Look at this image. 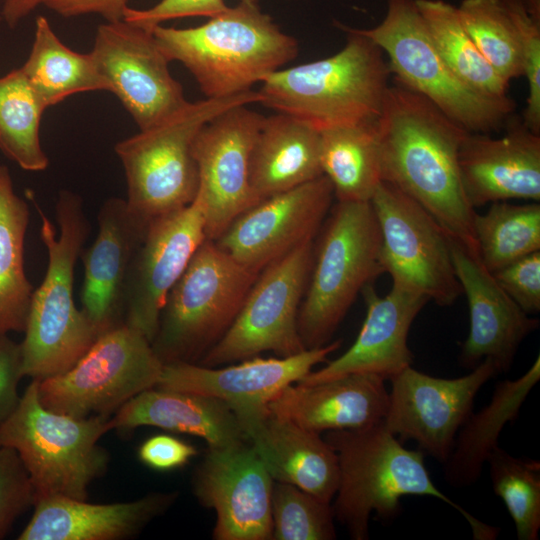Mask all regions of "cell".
Returning <instances> with one entry per match:
<instances>
[{
    "mask_svg": "<svg viewBox=\"0 0 540 540\" xmlns=\"http://www.w3.org/2000/svg\"><path fill=\"white\" fill-rule=\"evenodd\" d=\"M23 375L21 344L0 333V423L18 406L17 386Z\"/></svg>",
    "mask_w": 540,
    "mask_h": 540,
    "instance_id": "cell-45",
    "label": "cell"
},
{
    "mask_svg": "<svg viewBox=\"0 0 540 540\" xmlns=\"http://www.w3.org/2000/svg\"><path fill=\"white\" fill-rule=\"evenodd\" d=\"M129 0H45L44 6L65 18L96 14L106 21L123 19Z\"/></svg>",
    "mask_w": 540,
    "mask_h": 540,
    "instance_id": "cell-46",
    "label": "cell"
},
{
    "mask_svg": "<svg viewBox=\"0 0 540 540\" xmlns=\"http://www.w3.org/2000/svg\"><path fill=\"white\" fill-rule=\"evenodd\" d=\"M385 380L353 373L316 383L295 382L267 404L268 410L305 429L321 433L360 429L383 422L389 405Z\"/></svg>",
    "mask_w": 540,
    "mask_h": 540,
    "instance_id": "cell-26",
    "label": "cell"
},
{
    "mask_svg": "<svg viewBox=\"0 0 540 540\" xmlns=\"http://www.w3.org/2000/svg\"><path fill=\"white\" fill-rule=\"evenodd\" d=\"M334 519L329 502L274 481L271 540H332L336 538Z\"/></svg>",
    "mask_w": 540,
    "mask_h": 540,
    "instance_id": "cell-39",
    "label": "cell"
},
{
    "mask_svg": "<svg viewBox=\"0 0 540 540\" xmlns=\"http://www.w3.org/2000/svg\"><path fill=\"white\" fill-rule=\"evenodd\" d=\"M377 131L382 181L418 203L450 237L478 256L476 211L465 195L458 163L469 131L395 79Z\"/></svg>",
    "mask_w": 540,
    "mask_h": 540,
    "instance_id": "cell-1",
    "label": "cell"
},
{
    "mask_svg": "<svg viewBox=\"0 0 540 540\" xmlns=\"http://www.w3.org/2000/svg\"><path fill=\"white\" fill-rule=\"evenodd\" d=\"M32 201L41 220L48 264L42 283L34 289L20 344L23 375L41 381L73 367L100 335L73 298L75 266L89 233L82 198L68 190L59 192L55 205L59 234Z\"/></svg>",
    "mask_w": 540,
    "mask_h": 540,
    "instance_id": "cell-3",
    "label": "cell"
},
{
    "mask_svg": "<svg viewBox=\"0 0 540 540\" xmlns=\"http://www.w3.org/2000/svg\"><path fill=\"white\" fill-rule=\"evenodd\" d=\"M206 240L199 195L188 206L153 220L132 261L124 301V324L152 343L166 297Z\"/></svg>",
    "mask_w": 540,
    "mask_h": 540,
    "instance_id": "cell-18",
    "label": "cell"
},
{
    "mask_svg": "<svg viewBox=\"0 0 540 540\" xmlns=\"http://www.w3.org/2000/svg\"><path fill=\"white\" fill-rule=\"evenodd\" d=\"M334 198L322 175L265 198L239 215L214 241L236 261L260 273L299 245L314 240Z\"/></svg>",
    "mask_w": 540,
    "mask_h": 540,
    "instance_id": "cell-19",
    "label": "cell"
},
{
    "mask_svg": "<svg viewBox=\"0 0 540 540\" xmlns=\"http://www.w3.org/2000/svg\"><path fill=\"white\" fill-rule=\"evenodd\" d=\"M1 19V18H0Z\"/></svg>",
    "mask_w": 540,
    "mask_h": 540,
    "instance_id": "cell-49",
    "label": "cell"
},
{
    "mask_svg": "<svg viewBox=\"0 0 540 540\" xmlns=\"http://www.w3.org/2000/svg\"><path fill=\"white\" fill-rule=\"evenodd\" d=\"M458 163L474 209L510 199L540 200V134L523 123L497 138L469 132L459 148Z\"/></svg>",
    "mask_w": 540,
    "mask_h": 540,
    "instance_id": "cell-25",
    "label": "cell"
},
{
    "mask_svg": "<svg viewBox=\"0 0 540 540\" xmlns=\"http://www.w3.org/2000/svg\"><path fill=\"white\" fill-rule=\"evenodd\" d=\"M163 365L149 340L122 324L101 334L69 370L39 381V398L64 415L109 416L155 387Z\"/></svg>",
    "mask_w": 540,
    "mask_h": 540,
    "instance_id": "cell-11",
    "label": "cell"
},
{
    "mask_svg": "<svg viewBox=\"0 0 540 540\" xmlns=\"http://www.w3.org/2000/svg\"><path fill=\"white\" fill-rule=\"evenodd\" d=\"M313 255L311 240L262 269L233 323L201 358L200 365L217 367L266 351L288 357L306 350L297 318Z\"/></svg>",
    "mask_w": 540,
    "mask_h": 540,
    "instance_id": "cell-12",
    "label": "cell"
},
{
    "mask_svg": "<svg viewBox=\"0 0 540 540\" xmlns=\"http://www.w3.org/2000/svg\"><path fill=\"white\" fill-rule=\"evenodd\" d=\"M314 245L297 327L305 349L329 343L362 289L381 273V234L371 202H342L329 211Z\"/></svg>",
    "mask_w": 540,
    "mask_h": 540,
    "instance_id": "cell-8",
    "label": "cell"
},
{
    "mask_svg": "<svg viewBox=\"0 0 540 540\" xmlns=\"http://www.w3.org/2000/svg\"><path fill=\"white\" fill-rule=\"evenodd\" d=\"M28 203L15 192L7 166L0 164V333L24 332L34 288L25 273Z\"/></svg>",
    "mask_w": 540,
    "mask_h": 540,
    "instance_id": "cell-32",
    "label": "cell"
},
{
    "mask_svg": "<svg viewBox=\"0 0 540 540\" xmlns=\"http://www.w3.org/2000/svg\"><path fill=\"white\" fill-rule=\"evenodd\" d=\"M46 109L20 67L0 76V150L26 171L49 165L40 141Z\"/></svg>",
    "mask_w": 540,
    "mask_h": 540,
    "instance_id": "cell-35",
    "label": "cell"
},
{
    "mask_svg": "<svg viewBox=\"0 0 540 540\" xmlns=\"http://www.w3.org/2000/svg\"><path fill=\"white\" fill-rule=\"evenodd\" d=\"M93 244L83 250L81 311L99 335L124 324L128 274L147 227L128 210L126 201L107 199L98 215Z\"/></svg>",
    "mask_w": 540,
    "mask_h": 540,
    "instance_id": "cell-23",
    "label": "cell"
},
{
    "mask_svg": "<svg viewBox=\"0 0 540 540\" xmlns=\"http://www.w3.org/2000/svg\"><path fill=\"white\" fill-rule=\"evenodd\" d=\"M357 31L386 54L395 80L425 97L467 131L488 134L499 129L513 112L515 104L508 96L480 94L454 75L436 49L415 0H388L383 21Z\"/></svg>",
    "mask_w": 540,
    "mask_h": 540,
    "instance_id": "cell-10",
    "label": "cell"
},
{
    "mask_svg": "<svg viewBox=\"0 0 540 540\" xmlns=\"http://www.w3.org/2000/svg\"><path fill=\"white\" fill-rule=\"evenodd\" d=\"M20 68L47 108L75 94L110 91L91 53L66 46L42 15L36 18L32 47Z\"/></svg>",
    "mask_w": 540,
    "mask_h": 540,
    "instance_id": "cell-31",
    "label": "cell"
},
{
    "mask_svg": "<svg viewBox=\"0 0 540 540\" xmlns=\"http://www.w3.org/2000/svg\"><path fill=\"white\" fill-rule=\"evenodd\" d=\"M274 480L246 440L208 448L195 471L198 501L216 512L215 540H271Z\"/></svg>",
    "mask_w": 540,
    "mask_h": 540,
    "instance_id": "cell-17",
    "label": "cell"
},
{
    "mask_svg": "<svg viewBox=\"0 0 540 540\" xmlns=\"http://www.w3.org/2000/svg\"><path fill=\"white\" fill-rule=\"evenodd\" d=\"M340 345L341 340H336L288 357L254 356L224 368L188 362L167 363L155 387L215 397L226 402L233 411L262 408L283 388L298 382L314 366L325 362Z\"/></svg>",
    "mask_w": 540,
    "mask_h": 540,
    "instance_id": "cell-21",
    "label": "cell"
},
{
    "mask_svg": "<svg viewBox=\"0 0 540 540\" xmlns=\"http://www.w3.org/2000/svg\"><path fill=\"white\" fill-rule=\"evenodd\" d=\"M433 43L454 75L470 89L507 97L509 83L485 60L469 37L457 8L443 0H415Z\"/></svg>",
    "mask_w": 540,
    "mask_h": 540,
    "instance_id": "cell-34",
    "label": "cell"
},
{
    "mask_svg": "<svg viewBox=\"0 0 540 540\" xmlns=\"http://www.w3.org/2000/svg\"><path fill=\"white\" fill-rule=\"evenodd\" d=\"M258 275L206 239L166 297L151 343L161 362L201 360L231 326Z\"/></svg>",
    "mask_w": 540,
    "mask_h": 540,
    "instance_id": "cell-9",
    "label": "cell"
},
{
    "mask_svg": "<svg viewBox=\"0 0 540 540\" xmlns=\"http://www.w3.org/2000/svg\"><path fill=\"white\" fill-rule=\"evenodd\" d=\"M320 160L337 201H371L382 182L377 122L321 132Z\"/></svg>",
    "mask_w": 540,
    "mask_h": 540,
    "instance_id": "cell-33",
    "label": "cell"
},
{
    "mask_svg": "<svg viewBox=\"0 0 540 540\" xmlns=\"http://www.w3.org/2000/svg\"><path fill=\"white\" fill-rule=\"evenodd\" d=\"M113 429L154 426L202 438L208 448H222L246 441L229 405L215 397L153 387L137 394L111 418Z\"/></svg>",
    "mask_w": 540,
    "mask_h": 540,
    "instance_id": "cell-28",
    "label": "cell"
},
{
    "mask_svg": "<svg viewBox=\"0 0 540 540\" xmlns=\"http://www.w3.org/2000/svg\"><path fill=\"white\" fill-rule=\"evenodd\" d=\"M529 15L540 22V0H521Z\"/></svg>",
    "mask_w": 540,
    "mask_h": 540,
    "instance_id": "cell-48",
    "label": "cell"
},
{
    "mask_svg": "<svg viewBox=\"0 0 540 540\" xmlns=\"http://www.w3.org/2000/svg\"><path fill=\"white\" fill-rule=\"evenodd\" d=\"M44 2L45 0H3L0 18L13 29Z\"/></svg>",
    "mask_w": 540,
    "mask_h": 540,
    "instance_id": "cell-47",
    "label": "cell"
},
{
    "mask_svg": "<svg viewBox=\"0 0 540 540\" xmlns=\"http://www.w3.org/2000/svg\"><path fill=\"white\" fill-rule=\"evenodd\" d=\"M497 373L489 358L469 374L454 379L431 376L409 366L390 379L383 423L392 434L414 440L421 450L444 464L472 412L475 396Z\"/></svg>",
    "mask_w": 540,
    "mask_h": 540,
    "instance_id": "cell-15",
    "label": "cell"
},
{
    "mask_svg": "<svg viewBox=\"0 0 540 540\" xmlns=\"http://www.w3.org/2000/svg\"><path fill=\"white\" fill-rule=\"evenodd\" d=\"M487 462L494 493L504 502L519 540H537L540 530V463L497 446Z\"/></svg>",
    "mask_w": 540,
    "mask_h": 540,
    "instance_id": "cell-38",
    "label": "cell"
},
{
    "mask_svg": "<svg viewBox=\"0 0 540 540\" xmlns=\"http://www.w3.org/2000/svg\"><path fill=\"white\" fill-rule=\"evenodd\" d=\"M517 32L523 76L528 83V97L522 123L540 134V22L532 18L521 0H501Z\"/></svg>",
    "mask_w": 540,
    "mask_h": 540,
    "instance_id": "cell-40",
    "label": "cell"
},
{
    "mask_svg": "<svg viewBox=\"0 0 540 540\" xmlns=\"http://www.w3.org/2000/svg\"><path fill=\"white\" fill-rule=\"evenodd\" d=\"M151 31L167 59L180 62L206 98L252 90L298 54L297 40L262 11L259 0H239L196 27L158 25Z\"/></svg>",
    "mask_w": 540,
    "mask_h": 540,
    "instance_id": "cell-4",
    "label": "cell"
},
{
    "mask_svg": "<svg viewBox=\"0 0 540 540\" xmlns=\"http://www.w3.org/2000/svg\"><path fill=\"white\" fill-rule=\"evenodd\" d=\"M336 54L269 75L259 103L302 121L318 132L376 123L391 74L382 50L356 28Z\"/></svg>",
    "mask_w": 540,
    "mask_h": 540,
    "instance_id": "cell-5",
    "label": "cell"
},
{
    "mask_svg": "<svg viewBox=\"0 0 540 540\" xmlns=\"http://www.w3.org/2000/svg\"><path fill=\"white\" fill-rule=\"evenodd\" d=\"M361 293L366 316L354 343L338 358L317 371H310L298 382L316 383L353 373L374 374L390 380L411 366L408 333L429 299L396 285L384 297L377 294L372 283Z\"/></svg>",
    "mask_w": 540,
    "mask_h": 540,
    "instance_id": "cell-22",
    "label": "cell"
},
{
    "mask_svg": "<svg viewBox=\"0 0 540 540\" xmlns=\"http://www.w3.org/2000/svg\"><path fill=\"white\" fill-rule=\"evenodd\" d=\"M228 6L224 0H161L148 9L127 6L123 20L152 30L164 22L191 16L213 17L224 12Z\"/></svg>",
    "mask_w": 540,
    "mask_h": 540,
    "instance_id": "cell-43",
    "label": "cell"
},
{
    "mask_svg": "<svg viewBox=\"0 0 540 540\" xmlns=\"http://www.w3.org/2000/svg\"><path fill=\"white\" fill-rule=\"evenodd\" d=\"M272 479L331 502L340 478L338 457L319 433L272 414L267 406L233 411Z\"/></svg>",
    "mask_w": 540,
    "mask_h": 540,
    "instance_id": "cell-24",
    "label": "cell"
},
{
    "mask_svg": "<svg viewBox=\"0 0 540 540\" xmlns=\"http://www.w3.org/2000/svg\"><path fill=\"white\" fill-rule=\"evenodd\" d=\"M324 439L337 454L340 478L334 517L354 540L369 537L372 512L383 521L398 514L400 498L430 496L456 509L469 523L473 538L493 540L499 529L475 518L433 483L420 450H409L383 422L360 428L327 431Z\"/></svg>",
    "mask_w": 540,
    "mask_h": 540,
    "instance_id": "cell-2",
    "label": "cell"
},
{
    "mask_svg": "<svg viewBox=\"0 0 540 540\" xmlns=\"http://www.w3.org/2000/svg\"><path fill=\"white\" fill-rule=\"evenodd\" d=\"M459 19L490 66L508 83L523 76L516 29L501 0H463Z\"/></svg>",
    "mask_w": 540,
    "mask_h": 540,
    "instance_id": "cell-37",
    "label": "cell"
},
{
    "mask_svg": "<svg viewBox=\"0 0 540 540\" xmlns=\"http://www.w3.org/2000/svg\"><path fill=\"white\" fill-rule=\"evenodd\" d=\"M322 175L320 132L285 113L264 117L249 164L250 185L258 200Z\"/></svg>",
    "mask_w": 540,
    "mask_h": 540,
    "instance_id": "cell-29",
    "label": "cell"
},
{
    "mask_svg": "<svg viewBox=\"0 0 540 540\" xmlns=\"http://www.w3.org/2000/svg\"><path fill=\"white\" fill-rule=\"evenodd\" d=\"M450 249L470 317L460 362L473 369L489 358L498 373L507 372L522 341L539 327V320L530 318L502 289L479 257L452 237Z\"/></svg>",
    "mask_w": 540,
    "mask_h": 540,
    "instance_id": "cell-20",
    "label": "cell"
},
{
    "mask_svg": "<svg viewBox=\"0 0 540 540\" xmlns=\"http://www.w3.org/2000/svg\"><path fill=\"white\" fill-rule=\"evenodd\" d=\"M247 104L231 107L207 122L193 142L204 206L206 239L215 241L258 202L249 180L251 150L264 121Z\"/></svg>",
    "mask_w": 540,
    "mask_h": 540,
    "instance_id": "cell-16",
    "label": "cell"
},
{
    "mask_svg": "<svg viewBox=\"0 0 540 540\" xmlns=\"http://www.w3.org/2000/svg\"><path fill=\"white\" fill-rule=\"evenodd\" d=\"M473 228L478 257L494 273L540 251V204L493 202L484 214L475 213Z\"/></svg>",
    "mask_w": 540,
    "mask_h": 540,
    "instance_id": "cell-36",
    "label": "cell"
},
{
    "mask_svg": "<svg viewBox=\"0 0 540 540\" xmlns=\"http://www.w3.org/2000/svg\"><path fill=\"white\" fill-rule=\"evenodd\" d=\"M539 379L538 355L521 377L498 382L490 402L480 411L469 414L443 464L447 483L454 487H467L478 480L483 465L498 446L502 429L518 417L522 404Z\"/></svg>",
    "mask_w": 540,
    "mask_h": 540,
    "instance_id": "cell-30",
    "label": "cell"
},
{
    "mask_svg": "<svg viewBox=\"0 0 540 540\" xmlns=\"http://www.w3.org/2000/svg\"><path fill=\"white\" fill-rule=\"evenodd\" d=\"M370 202L381 234L383 272L391 276L392 285L440 306L453 304L462 289L447 232L418 203L384 181Z\"/></svg>",
    "mask_w": 540,
    "mask_h": 540,
    "instance_id": "cell-13",
    "label": "cell"
},
{
    "mask_svg": "<svg viewBox=\"0 0 540 540\" xmlns=\"http://www.w3.org/2000/svg\"><path fill=\"white\" fill-rule=\"evenodd\" d=\"M31 505L34 492L25 466L13 448L0 446V539Z\"/></svg>",
    "mask_w": 540,
    "mask_h": 540,
    "instance_id": "cell-41",
    "label": "cell"
},
{
    "mask_svg": "<svg viewBox=\"0 0 540 540\" xmlns=\"http://www.w3.org/2000/svg\"><path fill=\"white\" fill-rule=\"evenodd\" d=\"M177 494L151 493L111 504L51 497L35 503L34 513L19 540H117L138 533L165 512Z\"/></svg>",
    "mask_w": 540,
    "mask_h": 540,
    "instance_id": "cell-27",
    "label": "cell"
},
{
    "mask_svg": "<svg viewBox=\"0 0 540 540\" xmlns=\"http://www.w3.org/2000/svg\"><path fill=\"white\" fill-rule=\"evenodd\" d=\"M502 289L528 315L540 311V251L492 273Z\"/></svg>",
    "mask_w": 540,
    "mask_h": 540,
    "instance_id": "cell-42",
    "label": "cell"
},
{
    "mask_svg": "<svg viewBox=\"0 0 540 540\" xmlns=\"http://www.w3.org/2000/svg\"><path fill=\"white\" fill-rule=\"evenodd\" d=\"M111 430L108 416L76 418L46 408L39 380L32 379L16 409L0 423V446L19 455L34 505L51 497L86 500L91 482L106 471L109 457L98 441Z\"/></svg>",
    "mask_w": 540,
    "mask_h": 540,
    "instance_id": "cell-7",
    "label": "cell"
},
{
    "mask_svg": "<svg viewBox=\"0 0 540 540\" xmlns=\"http://www.w3.org/2000/svg\"><path fill=\"white\" fill-rule=\"evenodd\" d=\"M90 53L109 92L139 130L155 125L188 102L151 30L123 19L106 21L97 27Z\"/></svg>",
    "mask_w": 540,
    "mask_h": 540,
    "instance_id": "cell-14",
    "label": "cell"
},
{
    "mask_svg": "<svg viewBox=\"0 0 540 540\" xmlns=\"http://www.w3.org/2000/svg\"><path fill=\"white\" fill-rule=\"evenodd\" d=\"M258 91L187 102L155 125L115 145L127 183L126 205L148 227L155 219L191 204L199 175L193 142L201 128L221 112L259 103Z\"/></svg>",
    "mask_w": 540,
    "mask_h": 540,
    "instance_id": "cell-6",
    "label": "cell"
},
{
    "mask_svg": "<svg viewBox=\"0 0 540 540\" xmlns=\"http://www.w3.org/2000/svg\"><path fill=\"white\" fill-rule=\"evenodd\" d=\"M197 454L195 446L168 434H157L149 437L138 449L139 460L157 471L180 468Z\"/></svg>",
    "mask_w": 540,
    "mask_h": 540,
    "instance_id": "cell-44",
    "label": "cell"
}]
</instances>
